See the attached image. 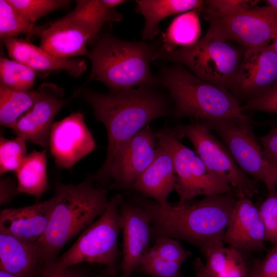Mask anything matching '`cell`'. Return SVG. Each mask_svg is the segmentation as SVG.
I'll list each match as a JSON object with an SVG mask.
<instances>
[{
  "label": "cell",
  "instance_id": "27",
  "mask_svg": "<svg viewBox=\"0 0 277 277\" xmlns=\"http://www.w3.org/2000/svg\"><path fill=\"white\" fill-rule=\"evenodd\" d=\"M201 9L187 11L175 17L166 32L162 34V47L167 51L194 44L199 39L201 27L199 15Z\"/></svg>",
  "mask_w": 277,
  "mask_h": 277
},
{
  "label": "cell",
  "instance_id": "9",
  "mask_svg": "<svg viewBox=\"0 0 277 277\" xmlns=\"http://www.w3.org/2000/svg\"><path fill=\"white\" fill-rule=\"evenodd\" d=\"M199 122L221 137L246 174L256 182H263L266 186H277V169L267 157L260 140L254 133L253 120L231 117Z\"/></svg>",
  "mask_w": 277,
  "mask_h": 277
},
{
  "label": "cell",
  "instance_id": "11",
  "mask_svg": "<svg viewBox=\"0 0 277 277\" xmlns=\"http://www.w3.org/2000/svg\"><path fill=\"white\" fill-rule=\"evenodd\" d=\"M204 19L214 34L246 49L267 46L277 35V10L266 5L226 17Z\"/></svg>",
  "mask_w": 277,
  "mask_h": 277
},
{
  "label": "cell",
  "instance_id": "36",
  "mask_svg": "<svg viewBox=\"0 0 277 277\" xmlns=\"http://www.w3.org/2000/svg\"><path fill=\"white\" fill-rule=\"evenodd\" d=\"M228 254L229 247L223 245L211 249L205 255L206 263L204 269L206 277H217L225 270L228 263Z\"/></svg>",
  "mask_w": 277,
  "mask_h": 277
},
{
  "label": "cell",
  "instance_id": "37",
  "mask_svg": "<svg viewBox=\"0 0 277 277\" xmlns=\"http://www.w3.org/2000/svg\"><path fill=\"white\" fill-rule=\"evenodd\" d=\"M241 109L243 112L253 110L277 115V82L259 97L241 105Z\"/></svg>",
  "mask_w": 277,
  "mask_h": 277
},
{
  "label": "cell",
  "instance_id": "22",
  "mask_svg": "<svg viewBox=\"0 0 277 277\" xmlns=\"http://www.w3.org/2000/svg\"><path fill=\"white\" fill-rule=\"evenodd\" d=\"M40 38V47L59 57L70 58L88 54V36L65 16L50 24Z\"/></svg>",
  "mask_w": 277,
  "mask_h": 277
},
{
  "label": "cell",
  "instance_id": "26",
  "mask_svg": "<svg viewBox=\"0 0 277 277\" xmlns=\"http://www.w3.org/2000/svg\"><path fill=\"white\" fill-rule=\"evenodd\" d=\"M46 149L33 151L28 154L15 171L18 192L34 195L39 199L48 188Z\"/></svg>",
  "mask_w": 277,
  "mask_h": 277
},
{
  "label": "cell",
  "instance_id": "14",
  "mask_svg": "<svg viewBox=\"0 0 277 277\" xmlns=\"http://www.w3.org/2000/svg\"><path fill=\"white\" fill-rule=\"evenodd\" d=\"M156 133L147 125L127 141L118 150L109 174L112 186L131 188L151 164L155 155Z\"/></svg>",
  "mask_w": 277,
  "mask_h": 277
},
{
  "label": "cell",
  "instance_id": "30",
  "mask_svg": "<svg viewBox=\"0 0 277 277\" xmlns=\"http://www.w3.org/2000/svg\"><path fill=\"white\" fill-rule=\"evenodd\" d=\"M28 22L35 24L37 20L58 9L67 7V0H7Z\"/></svg>",
  "mask_w": 277,
  "mask_h": 277
},
{
  "label": "cell",
  "instance_id": "1",
  "mask_svg": "<svg viewBox=\"0 0 277 277\" xmlns=\"http://www.w3.org/2000/svg\"><path fill=\"white\" fill-rule=\"evenodd\" d=\"M77 92L91 105L94 116L107 130L106 157L92 177L102 184L109 181L113 159L123 144L152 121L173 113L168 97L153 87L129 88L107 94L88 88Z\"/></svg>",
  "mask_w": 277,
  "mask_h": 277
},
{
  "label": "cell",
  "instance_id": "5",
  "mask_svg": "<svg viewBox=\"0 0 277 277\" xmlns=\"http://www.w3.org/2000/svg\"><path fill=\"white\" fill-rule=\"evenodd\" d=\"M156 77L169 93L175 118L197 121L231 117L251 120L229 91L201 79L181 65L163 66Z\"/></svg>",
  "mask_w": 277,
  "mask_h": 277
},
{
  "label": "cell",
  "instance_id": "3",
  "mask_svg": "<svg viewBox=\"0 0 277 277\" xmlns=\"http://www.w3.org/2000/svg\"><path fill=\"white\" fill-rule=\"evenodd\" d=\"M55 193L58 201L45 233L36 242L44 270L54 264L68 241L103 213L109 201L108 189L95 187L90 180L57 184Z\"/></svg>",
  "mask_w": 277,
  "mask_h": 277
},
{
  "label": "cell",
  "instance_id": "21",
  "mask_svg": "<svg viewBox=\"0 0 277 277\" xmlns=\"http://www.w3.org/2000/svg\"><path fill=\"white\" fill-rule=\"evenodd\" d=\"M0 269L24 277L41 276L44 268L36 242L0 233Z\"/></svg>",
  "mask_w": 277,
  "mask_h": 277
},
{
  "label": "cell",
  "instance_id": "42",
  "mask_svg": "<svg viewBox=\"0 0 277 277\" xmlns=\"http://www.w3.org/2000/svg\"><path fill=\"white\" fill-rule=\"evenodd\" d=\"M14 190H17V188L14 189L11 184L6 181V180H2L1 181V204H3L8 202L13 196L15 192Z\"/></svg>",
  "mask_w": 277,
  "mask_h": 277
},
{
  "label": "cell",
  "instance_id": "32",
  "mask_svg": "<svg viewBox=\"0 0 277 277\" xmlns=\"http://www.w3.org/2000/svg\"><path fill=\"white\" fill-rule=\"evenodd\" d=\"M260 1L209 0L204 1L201 13L204 18L230 16L257 6Z\"/></svg>",
  "mask_w": 277,
  "mask_h": 277
},
{
  "label": "cell",
  "instance_id": "44",
  "mask_svg": "<svg viewBox=\"0 0 277 277\" xmlns=\"http://www.w3.org/2000/svg\"><path fill=\"white\" fill-rule=\"evenodd\" d=\"M0 277H24L0 269Z\"/></svg>",
  "mask_w": 277,
  "mask_h": 277
},
{
  "label": "cell",
  "instance_id": "12",
  "mask_svg": "<svg viewBox=\"0 0 277 277\" xmlns=\"http://www.w3.org/2000/svg\"><path fill=\"white\" fill-rule=\"evenodd\" d=\"M277 82V53L271 44L246 49L229 91L243 105L259 97Z\"/></svg>",
  "mask_w": 277,
  "mask_h": 277
},
{
  "label": "cell",
  "instance_id": "13",
  "mask_svg": "<svg viewBox=\"0 0 277 277\" xmlns=\"http://www.w3.org/2000/svg\"><path fill=\"white\" fill-rule=\"evenodd\" d=\"M49 146L57 167L71 169L95 148L93 137L81 112H73L53 123Z\"/></svg>",
  "mask_w": 277,
  "mask_h": 277
},
{
  "label": "cell",
  "instance_id": "8",
  "mask_svg": "<svg viewBox=\"0 0 277 277\" xmlns=\"http://www.w3.org/2000/svg\"><path fill=\"white\" fill-rule=\"evenodd\" d=\"M155 133L158 142L172 155L176 174L174 190L179 202L199 195L228 194L240 197L231 185L210 171L195 152L180 141L173 130L166 127Z\"/></svg>",
  "mask_w": 277,
  "mask_h": 277
},
{
  "label": "cell",
  "instance_id": "46",
  "mask_svg": "<svg viewBox=\"0 0 277 277\" xmlns=\"http://www.w3.org/2000/svg\"><path fill=\"white\" fill-rule=\"evenodd\" d=\"M271 45H272L273 49L277 53V35L272 41Z\"/></svg>",
  "mask_w": 277,
  "mask_h": 277
},
{
  "label": "cell",
  "instance_id": "31",
  "mask_svg": "<svg viewBox=\"0 0 277 277\" xmlns=\"http://www.w3.org/2000/svg\"><path fill=\"white\" fill-rule=\"evenodd\" d=\"M26 141L19 137L7 139L1 134L0 174L14 171L21 165L27 154Z\"/></svg>",
  "mask_w": 277,
  "mask_h": 277
},
{
  "label": "cell",
  "instance_id": "7",
  "mask_svg": "<svg viewBox=\"0 0 277 277\" xmlns=\"http://www.w3.org/2000/svg\"><path fill=\"white\" fill-rule=\"evenodd\" d=\"M122 202L120 194L112 197L103 213L85 228L73 245L49 267L60 270L82 262L96 263L106 266L108 273L115 275L118 238L123 228L120 211Z\"/></svg>",
  "mask_w": 277,
  "mask_h": 277
},
{
  "label": "cell",
  "instance_id": "47",
  "mask_svg": "<svg viewBox=\"0 0 277 277\" xmlns=\"http://www.w3.org/2000/svg\"><path fill=\"white\" fill-rule=\"evenodd\" d=\"M97 277H115V275H112V274H110L108 273V274H107V275H100V276H98Z\"/></svg>",
  "mask_w": 277,
  "mask_h": 277
},
{
  "label": "cell",
  "instance_id": "24",
  "mask_svg": "<svg viewBox=\"0 0 277 277\" xmlns=\"http://www.w3.org/2000/svg\"><path fill=\"white\" fill-rule=\"evenodd\" d=\"M63 89L56 85L44 83L37 90H17L0 86V124L9 128L36 103Z\"/></svg>",
  "mask_w": 277,
  "mask_h": 277
},
{
  "label": "cell",
  "instance_id": "4",
  "mask_svg": "<svg viewBox=\"0 0 277 277\" xmlns=\"http://www.w3.org/2000/svg\"><path fill=\"white\" fill-rule=\"evenodd\" d=\"M92 46L87 55L91 63L88 81L100 82L112 92L159 85L150 65L158 48L154 44L126 41L108 34L98 35Z\"/></svg>",
  "mask_w": 277,
  "mask_h": 277
},
{
  "label": "cell",
  "instance_id": "6",
  "mask_svg": "<svg viewBox=\"0 0 277 277\" xmlns=\"http://www.w3.org/2000/svg\"><path fill=\"white\" fill-rule=\"evenodd\" d=\"M209 29L194 44L167 51L158 47L153 61L163 60L181 65L195 75L229 91L244 51Z\"/></svg>",
  "mask_w": 277,
  "mask_h": 277
},
{
  "label": "cell",
  "instance_id": "39",
  "mask_svg": "<svg viewBox=\"0 0 277 277\" xmlns=\"http://www.w3.org/2000/svg\"><path fill=\"white\" fill-rule=\"evenodd\" d=\"M244 253L229 246L228 265L217 277H249L251 265H248Z\"/></svg>",
  "mask_w": 277,
  "mask_h": 277
},
{
  "label": "cell",
  "instance_id": "29",
  "mask_svg": "<svg viewBox=\"0 0 277 277\" xmlns=\"http://www.w3.org/2000/svg\"><path fill=\"white\" fill-rule=\"evenodd\" d=\"M36 71L27 65L11 59L0 58V86L17 90L32 89Z\"/></svg>",
  "mask_w": 277,
  "mask_h": 277
},
{
  "label": "cell",
  "instance_id": "33",
  "mask_svg": "<svg viewBox=\"0 0 277 277\" xmlns=\"http://www.w3.org/2000/svg\"><path fill=\"white\" fill-rule=\"evenodd\" d=\"M268 195L259 209L265 230V241L277 244V189L276 186H266Z\"/></svg>",
  "mask_w": 277,
  "mask_h": 277
},
{
  "label": "cell",
  "instance_id": "34",
  "mask_svg": "<svg viewBox=\"0 0 277 277\" xmlns=\"http://www.w3.org/2000/svg\"><path fill=\"white\" fill-rule=\"evenodd\" d=\"M182 264L145 254L136 270L152 277H182Z\"/></svg>",
  "mask_w": 277,
  "mask_h": 277
},
{
  "label": "cell",
  "instance_id": "38",
  "mask_svg": "<svg viewBox=\"0 0 277 277\" xmlns=\"http://www.w3.org/2000/svg\"><path fill=\"white\" fill-rule=\"evenodd\" d=\"M249 277H277V244L263 259H257L251 266Z\"/></svg>",
  "mask_w": 277,
  "mask_h": 277
},
{
  "label": "cell",
  "instance_id": "40",
  "mask_svg": "<svg viewBox=\"0 0 277 277\" xmlns=\"http://www.w3.org/2000/svg\"><path fill=\"white\" fill-rule=\"evenodd\" d=\"M260 140L265 155L277 169V127L272 128Z\"/></svg>",
  "mask_w": 277,
  "mask_h": 277
},
{
  "label": "cell",
  "instance_id": "18",
  "mask_svg": "<svg viewBox=\"0 0 277 277\" xmlns=\"http://www.w3.org/2000/svg\"><path fill=\"white\" fill-rule=\"evenodd\" d=\"M58 201L55 193L50 199L30 206L3 209L0 213V233L35 242L44 234Z\"/></svg>",
  "mask_w": 277,
  "mask_h": 277
},
{
  "label": "cell",
  "instance_id": "41",
  "mask_svg": "<svg viewBox=\"0 0 277 277\" xmlns=\"http://www.w3.org/2000/svg\"><path fill=\"white\" fill-rule=\"evenodd\" d=\"M41 277H89L83 270L76 266L67 269L56 270L51 267L45 269Z\"/></svg>",
  "mask_w": 277,
  "mask_h": 277
},
{
  "label": "cell",
  "instance_id": "16",
  "mask_svg": "<svg viewBox=\"0 0 277 277\" xmlns=\"http://www.w3.org/2000/svg\"><path fill=\"white\" fill-rule=\"evenodd\" d=\"M265 230L259 209L250 198L239 197L224 236V244L244 253L265 249Z\"/></svg>",
  "mask_w": 277,
  "mask_h": 277
},
{
  "label": "cell",
  "instance_id": "35",
  "mask_svg": "<svg viewBox=\"0 0 277 277\" xmlns=\"http://www.w3.org/2000/svg\"><path fill=\"white\" fill-rule=\"evenodd\" d=\"M145 254L182 264L192 255L177 240L165 236L156 238L154 245Z\"/></svg>",
  "mask_w": 277,
  "mask_h": 277
},
{
  "label": "cell",
  "instance_id": "15",
  "mask_svg": "<svg viewBox=\"0 0 277 277\" xmlns=\"http://www.w3.org/2000/svg\"><path fill=\"white\" fill-rule=\"evenodd\" d=\"M120 211L123 231L120 277H130L150 247L152 217L146 209L135 203L122 202Z\"/></svg>",
  "mask_w": 277,
  "mask_h": 277
},
{
  "label": "cell",
  "instance_id": "23",
  "mask_svg": "<svg viewBox=\"0 0 277 277\" xmlns=\"http://www.w3.org/2000/svg\"><path fill=\"white\" fill-rule=\"evenodd\" d=\"M124 0H77L74 9L65 17L82 29L92 45L98 36L101 29L106 23L123 20L122 14L114 8Z\"/></svg>",
  "mask_w": 277,
  "mask_h": 277
},
{
  "label": "cell",
  "instance_id": "17",
  "mask_svg": "<svg viewBox=\"0 0 277 277\" xmlns=\"http://www.w3.org/2000/svg\"><path fill=\"white\" fill-rule=\"evenodd\" d=\"M64 90L47 96L36 103L11 127L14 133L25 141L45 149L49 146L53 120L62 108L77 95L63 98Z\"/></svg>",
  "mask_w": 277,
  "mask_h": 277
},
{
  "label": "cell",
  "instance_id": "25",
  "mask_svg": "<svg viewBox=\"0 0 277 277\" xmlns=\"http://www.w3.org/2000/svg\"><path fill=\"white\" fill-rule=\"evenodd\" d=\"M135 11L145 19L142 38L152 40L158 35L160 22L167 17L194 9L202 10L204 1L201 0H138Z\"/></svg>",
  "mask_w": 277,
  "mask_h": 277
},
{
  "label": "cell",
  "instance_id": "2",
  "mask_svg": "<svg viewBox=\"0 0 277 277\" xmlns=\"http://www.w3.org/2000/svg\"><path fill=\"white\" fill-rule=\"evenodd\" d=\"M239 196L228 194L205 196L200 200L161 204L137 197L135 203L152 217L151 236H165L185 241L205 255L224 245V236Z\"/></svg>",
  "mask_w": 277,
  "mask_h": 277
},
{
  "label": "cell",
  "instance_id": "43",
  "mask_svg": "<svg viewBox=\"0 0 277 277\" xmlns=\"http://www.w3.org/2000/svg\"><path fill=\"white\" fill-rule=\"evenodd\" d=\"M193 266L195 272V277H206L204 273V263L202 260L197 258L193 262Z\"/></svg>",
  "mask_w": 277,
  "mask_h": 277
},
{
  "label": "cell",
  "instance_id": "10",
  "mask_svg": "<svg viewBox=\"0 0 277 277\" xmlns=\"http://www.w3.org/2000/svg\"><path fill=\"white\" fill-rule=\"evenodd\" d=\"M173 130L179 138L187 137L207 168L231 185L240 197L251 198L259 193L257 182L240 168L225 144L203 124L192 120Z\"/></svg>",
  "mask_w": 277,
  "mask_h": 277
},
{
  "label": "cell",
  "instance_id": "45",
  "mask_svg": "<svg viewBox=\"0 0 277 277\" xmlns=\"http://www.w3.org/2000/svg\"><path fill=\"white\" fill-rule=\"evenodd\" d=\"M266 6L271 7L277 10V0H266L264 1Z\"/></svg>",
  "mask_w": 277,
  "mask_h": 277
},
{
  "label": "cell",
  "instance_id": "28",
  "mask_svg": "<svg viewBox=\"0 0 277 277\" xmlns=\"http://www.w3.org/2000/svg\"><path fill=\"white\" fill-rule=\"evenodd\" d=\"M50 24L37 26L26 21L7 1H0V36L17 37L25 34L27 40L32 36L41 37Z\"/></svg>",
  "mask_w": 277,
  "mask_h": 277
},
{
  "label": "cell",
  "instance_id": "20",
  "mask_svg": "<svg viewBox=\"0 0 277 277\" xmlns=\"http://www.w3.org/2000/svg\"><path fill=\"white\" fill-rule=\"evenodd\" d=\"M175 183L172 155L167 148L158 142L153 160L131 188L143 196L165 204L168 202L170 193L174 190Z\"/></svg>",
  "mask_w": 277,
  "mask_h": 277
},
{
  "label": "cell",
  "instance_id": "19",
  "mask_svg": "<svg viewBox=\"0 0 277 277\" xmlns=\"http://www.w3.org/2000/svg\"><path fill=\"white\" fill-rule=\"evenodd\" d=\"M11 59L20 62L35 71L64 70L74 78L87 70L85 61L80 58L56 56L29 40L6 37L1 39Z\"/></svg>",
  "mask_w": 277,
  "mask_h": 277
}]
</instances>
